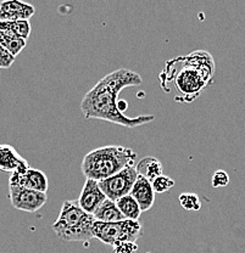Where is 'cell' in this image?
<instances>
[{
    "label": "cell",
    "mask_w": 245,
    "mask_h": 253,
    "mask_svg": "<svg viewBox=\"0 0 245 253\" xmlns=\"http://www.w3.org/2000/svg\"><path fill=\"white\" fill-rule=\"evenodd\" d=\"M142 77L128 68H118L101 78L81 101V111L87 120H101L115 125L136 128L155 120L154 115L128 117L118 109L117 97L121 90L128 86L141 85Z\"/></svg>",
    "instance_id": "1"
},
{
    "label": "cell",
    "mask_w": 245,
    "mask_h": 253,
    "mask_svg": "<svg viewBox=\"0 0 245 253\" xmlns=\"http://www.w3.org/2000/svg\"><path fill=\"white\" fill-rule=\"evenodd\" d=\"M137 154L132 149L109 145L94 149L83 157L82 173L87 179L101 181L130 167H136Z\"/></svg>",
    "instance_id": "2"
},
{
    "label": "cell",
    "mask_w": 245,
    "mask_h": 253,
    "mask_svg": "<svg viewBox=\"0 0 245 253\" xmlns=\"http://www.w3.org/2000/svg\"><path fill=\"white\" fill-rule=\"evenodd\" d=\"M94 215L80 207L77 201L68 200L62 204L57 219L52 224V230L57 237L66 242H88L94 239Z\"/></svg>",
    "instance_id": "3"
},
{
    "label": "cell",
    "mask_w": 245,
    "mask_h": 253,
    "mask_svg": "<svg viewBox=\"0 0 245 253\" xmlns=\"http://www.w3.org/2000/svg\"><path fill=\"white\" fill-rule=\"evenodd\" d=\"M143 233V226L139 220H121L116 223H101L97 221L93 225V234L96 239L105 245L116 246L121 242H136Z\"/></svg>",
    "instance_id": "4"
},
{
    "label": "cell",
    "mask_w": 245,
    "mask_h": 253,
    "mask_svg": "<svg viewBox=\"0 0 245 253\" xmlns=\"http://www.w3.org/2000/svg\"><path fill=\"white\" fill-rule=\"evenodd\" d=\"M138 175L136 167L126 168L122 172L99 181V186L107 199L116 202L131 194Z\"/></svg>",
    "instance_id": "5"
},
{
    "label": "cell",
    "mask_w": 245,
    "mask_h": 253,
    "mask_svg": "<svg viewBox=\"0 0 245 253\" xmlns=\"http://www.w3.org/2000/svg\"><path fill=\"white\" fill-rule=\"evenodd\" d=\"M210 79L211 77L202 71L192 67V66L184 65L176 77L175 83L180 93L186 97V100L191 101L201 93Z\"/></svg>",
    "instance_id": "6"
},
{
    "label": "cell",
    "mask_w": 245,
    "mask_h": 253,
    "mask_svg": "<svg viewBox=\"0 0 245 253\" xmlns=\"http://www.w3.org/2000/svg\"><path fill=\"white\" fill-rule=\"evenodd\" d=\"M9 199L12 207L27 213L37 212L48 201V196L44 192L14 185H9Z\"/></svg>",
    "instance_id": "7"
},
{
    "label": "cell",
    "mask_w": 245,
    "mask_h": 253,
    "mask_svg": "<svg viewBox=\"0 0 245 253\" xmlns=\"http://www.w3.org/2000/svg\"><path fill=\"white\" fill-rule=\"evenodd\" d=\"M106 200L107 197L100 189L99 181L93 180V179H87L77 202L82 210L93 215Z\"/></svg>",
    "instance_id": "8"
},
{
    "label": "cell",
    "mask_w": 245,
    "mask_h": 253,
    "mask_svg": "<svg viewBox=\"0 0 245 253\" xmlns=\"http://www.w3.org/2000/svg\"><path fill=\"white\" fill-rule=\"evenodd\" d=\"M9 185L22 186V188L44 192V194H47L49 189L46 173L39 169H34V168H30L25 174L12 173L9 178Z\"/></svg>",
    "instance_id": "9"
},
{
    "label": "cell",
    "mask_w": 245,
    "mask_h": 253,
    "mask_svg": "<svg viewBox=\"0 0 245 253\" xmlns=\"http://www.w3.org/2000/svg\"><path fill=\"white\" fill-rule=\"evenodd\" d=\"M36 7L18 0H5L0 2V21H22L32 17Z\"/></svg>",
    "instance_id": "10"
},
{
    "label": "cell",
    "mask_w": 245,
    "mask_h": 253,
    "mask_svg": "<svg viewBox=\"0 0 245 253\" xmlns=\"http://www.w3.org/2000/svg\"><path fill=\"white\" fill-rule=\"evenodd\" d=\"M30 168L27 161L21 157L14 147L0 145V170L11 174H25Z\"/></svg>",
    "instance_id": "11"
},
{
    "label": "cell",
    "mask_w": 245,
    "mask_h": 253,
    "mask_svg": "<svg viewBox=\"0 0 245 253\" xmlns=\"http://www.w3.org/2000/svg\"><path fill=\"white\" fill-rule=\"evenodd\" d=\"M130 195H132L134 200L138 202L142 212H146V211H149L152 207V205H154L155 195L156 194H155L154 189H152L151 181L138 175Z\"/></svg>",
    "instance_id": "12"
},
{
    "label": "cell",
    "mask_w": 245,
    "mask_h": 253,
    "mask_svg": "<svg viewBox=\"0 0 245 253\" xmlns=\"http://www.w3.org/2000/svg\"><path fill=\"white\" fill-rule=\"evenodd\" d=\"M183 59L184 65L196 67L212 78L213 72H215V61L209 52L204 51V50H197Z\"/></svg>",
    "instance_id": "13"
},
{
    "label": "cell",
    "mask_w": 245,
    "mask_h": 253,
    "mask_svg": "<svg viewBox=\"0 0 245 253\" xmlns=\"http://www.w3.org/2000/svg\"><path fill=\"white\" fill-rule=\"evenodd\" d=\"M137 172L141 176L147 179L149 181L155 180L157 176L162 175V163L155 157H144L136 165Z\"/></svg>",
    "instance_id": "14"
},
{
    "label": "cell",
    "mask_w": 245,
    "mask_h": 253,
    "mask_svg": "<svg viewBox=\"0 0 245 253\" xmlns=\"http://www.w3.org/2000/svg\"><path fill=\"white\" fill-rule=\"evenodd\" d=\"M93 215L97 221H101V223H116V221L125 220V217L118 210L116 202L109 199L100 206Z\"/></svg>",
    "instance_id": "15"
},
{
    "label": "cell",
    "mask_w": 245,
    "mask_h": 253,
    "mask_svg": "<svg viewBox=\"0 0 245 253\" xmlns=\"http://www.w3.org/2000/svg\"><path fill=\"white\" fill-rule=\"evenodd\" d=\"M118 210L121 211V213L123 214L125 219L127 220H139L142 214V210L139 207L138 202L134 200V197L132 195H127V196L122 197V199L117 200L116 201Z\"/></svg>",
    "instance_id": "16"
},
{
    "label": "cell",
    "mask_w": 245,
    "mask_h": 253,
    "mask_svg": "<svg viewBox=\"0 0 245 253\" xmlns=\"http://www.w3.org/2000/svg\"><path fill=\"white\" fill-rule=\"evenodd\" d=\"M0 31L10 32L18 38L27 41L31 34V22L28 20L0 21Z\"/></svg>",
    "instance_id": "17"
},
{
    "label": "cell",
    "mask_w": 245,
    "mask_h": 253,
    "mask_svg": "<svg viewBox=\"0 0 245 253\" xmlns=\"http://www.w3.org/2000/svg\"><path fill=\"white\" fill-rule=\"evenodd\" d=\"M26 44H27V42L25 39L18 38V37L10 33V32L0 31V45L5 47L15 57L25 49Z\"/></svg>",
    "instance_id": "18"
},
{
    "label": "cell",
    "mask_w": 245,
    "mask_h": 253,
    "mask_svg": "<svg viewBox=\"0 0 245 253\" xmlns=\"http://www.w3.org/2000/svg\"><path fill=\"white\" fill-rule=\"evenodd\" d=\"M180 204L187 211H199L201 208L199 196L193 192H183L180 195Z\"/></svg>",
    "instance_id": "19"
},
{
    "label": "cell",
    "mask_w": 245,
    "mask_h": 253,
    "mask_svg": "<svg viewBox=\"0 0 245 253\" xmlns=\"http://www.w3.org/2000/svg\"><path fill=\"white\" fill-rule=\"evenodd\" d=\"M152 189H154L155 194H163V192L168 191L170 189H172L176 185L175 180L172 178H170L168 175H160L157 176L155 180L151 181Z\"/></svg>",
    "instance_id": "20"
},
{
    "label": "cell",
    "mask_w": 245,
    "mask_h": 253,
    "mask_svg": "<svg viewBox=\"0 0 245 253\" xmlns=\"http://www.w3.org/2000/svg\"><path fill=\"white\" fill-rule=\"evenodd\" d=\"M212 186L213 188H222L229 184V175L226 170H216L212 175Z\"/></svg>",
    "instance_id": "21"
},
{
    "label": "cell",
    "mask_w": 245,
    "mask_h": 253,
    "mask_svg": "<svg viewBox=\"0 0 245 253\" xmlns=\"http://www.w3.org/2000/svg\"><path fill=\"white\" fill-rule=\"evenodd\" d=\"M15 62V56L0 45V68H10Z\"/></svg>",
    "instance_id": "22"
},
{
    "label": "cell",
    "mask_w": 245,
    "mask_h": 253,
    "mask_svg": "<svg viewBox=\"0 0 245 253\" xmlns=\"http://www.w3.org/2000/svg\"><path fill=\"white\" fill-rule=\"evenodd\" d=\"M138 250L136 242H121L114 246L115 253H134Z\"/></svg>",
    "instance_id": "23"
},
{
    "label": "cell",
    "mask_w": 245,
    "mask_h": 253,
    "mask_svg": "<svg viewBox=\"0 0 245 253\" xmlns=\"http://www.w3.org/2000/svg\"><path fill=\"white\" fill-rule=\"evenodd\" d=\"M118 109H120L121 112H125V110L127 109V104H126V101H118Z\"/></svg>",
    "instance_id": "24"
}]
</instances>
